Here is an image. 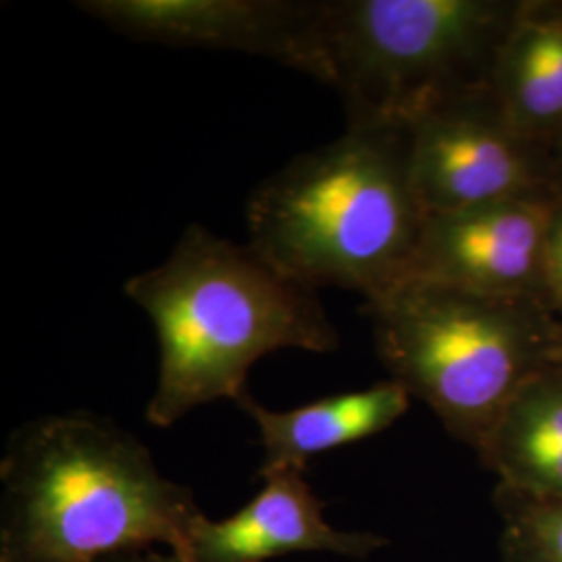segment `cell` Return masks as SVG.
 <instances>
[{
    "label": "cell",
    "mask_w": 562,
    "mask_h": 562,
    "mask_svg": "<svg viewBox=\"0 0 562 562\" xmlns=\"http://www.w3.org/2000/svg\"><path fill=\"white\" fill-rule=\"evenodd\" d=\"M0 477V552L25 562L169 561L201 515L144 443L88 413L20 427Z\"/></svg>",
    "instance_id": "obj_1"
},
{
    "label": "cell",
    "mask_w": 562,
    "mask_h": 562,
    "mask_svg": "<svg viewBox=\"0 0 562 562\" xmlns=\"http://www.w3.org/2000/svg\"><path fill=\"white\" fill-rule=\"evenodd\" d=\"M125 294L150 317L159 378L146 417L180 422L209 402H240L255 362L281 348L334 352L340 336L317 290L292 280L250 246L186 227L173 252L134 276Z\"/></svg>",
    "instance_id": "obj_2"
},
{
    "label": "cell",
    "mask_w": 562,
    "mask_h": 562,
    "mask_svg": "<svg viewBox=\"0 0 562 562\" xmlns=\"http://www.w3.org/2000/svg\"><path fill=\"white\" fill-rule=\"evenodd\" d=\"M246 222L248 244L292 280L380 296L406 280L425 223L408 130L348 125L262 181Z\"/></svg>",
    "instance_id": "obj_3"
},
{
    "label": "cell",
    "mask_w": 562,
    "mask_h": 562,
    "mask_svg": "<svg viewBox=\"0 0 562 562\" xmlns=\"http://www.w3.org/2000/svg\"><path fill=\"white\" fill-rule=\"evenodd\" d=\"M392 380L480 450L517 390L550 364L562 322L536 296L496 299L404 280L367 301Z\"/></svg>",
    "instance_id": "obj_4"
},
{
    "label": "cell",
    "mask_w": 562,
    "mask_h": 562,
    "mask_svg": "<svg viewBox=\"0 0 562 562\" xmlns=\"http://www.w3.org/2000/svg\"><path fill=\"white\" fill-rule=\"evenodd\" d=\"M522 0L322 2L323 83L348 125L406 127L443 104L490 92Z\"/></svg>",
    "instance_id": "obj_5"
},
{
    "label": "cell",
    "mask_w": 562,
    "mask_h": 562,
    "mask_svg": "<svg viewBox=\"0 0 562 562\" xmlns=\"http://www.w3.org/2000/svg\"><path fill=\"white\" fill-rule=\"evenodd\" d=\"M408 167L425 217L552 192L548 142L517 132L492 92L443 104L408 125Z\"/></svg>",
    "instance_id": "obj_6"
},
{
    "label": "cell",
    "mask_w": 562,
    "mask_h": 562,
    "mask_svg": "<svg viewBox=\"0 0 562 562\" xmlns=\"http://www.w3.org/2000/svg\"><path fill=\"white\" fill-rule=\"evenodd\" d=\"M76 9L136 41L255 55L322 81V2L81 0Z\"/></svg>",
    "instance_id": "obj_7"
},
{
    "label": "cell",
    "mask_w": 562,
    "mask_h": 562,
    "mask_svg": "<svg viewBox=\"0 0 562 562\" xmlns=\"http://www.w3.org/2000/svg\"><path fill=\"white\" fill-rule=\"evenodd\" d=\"M554 199L543 192L425 217L406 280L496 299H543V244Z\"/></svg>",
    "instance_id": "obj_8"
},
{
    "label": "cell",
    "mask_w": 562,
    "mask_h": 562,
    "mask_svg": "<svg viewBox=\"0 0 562 562\" xmlns=\"http://www.w3.org/2000/svg\"><path fill=\"white\" fill-rule=\"evenodd\" d=\"M259 475L265 485L250 503L223 521L201 513L180 554L161 562H265L290 552H334L361 561L387 543L373 533L334 529L302 469Z\"/></svg>",
    "instance_id": "obj_9"
},
{
    "label": "cell",
    "mask_w": 562,
    "mask_h": 562,
    "mask_svg": "<svg viewBox=\"0 0 562 562\" xmlns=\"http://www.w3.org/2000/svg\"><path fill=\"white\" fill-rule=\"evenodd\" d=\"M411 398L401 383L387 380L290 411H271L250 394L238 404L259 427L265 450L259 473H267L276 469L304 471L306 461L322 452L382 434L408 411Z\"/></svg>",
    "instance_id": "obj_10"
},
{
    "label": "cell",
    "mask_w": 562,
    "mask_h": 562,
    "mask_svg": "<svg viewBox=\"0 0 562 562\" xmlns=\"http://www.w3.org/2000/svg\"><path fill=\"white\" fill-rule=\"evenodd\" d=\"M490 92L531 140L562 132V0H522L494 63Z\"/></svg>",
    "instance_id": "obj_11"
},
{
    "label": "cell",
    "mask_w": 562,
    "mask_h": 562,
    "mask_svg": "<svg viewBox=\"0 0 562 562\" xmlns=\"http://www.w3.org/2000/svg\"><path fill=\"white\" fill-rule=\"evenodd\" d=\"M477 454L498 487L562 501V369L548 364L522 383Z\"/></svg>",
    "instance_id": "obj_12"
},
{
    "label": "cell",
    "mask_w": 562,
    "mask_h": 562,
    "mask_svg": "<svg viewBox=\"0 0 562 562\" xmlns=\"http://www.w3.org/2000/svg\"><path fill=\"white\" fill-rule=\"evenodd\" d=\"M504 562H562V501L498 487Z\"/></svg>",
    "instance_id": "obj_13"
},
{
    "label": "cell",
    "mask_w": 562,
    "mask_h": 562,
    "mask_svg": "<svg viewBox=\"0 0 562 562\" xmlns=\"http://www.w3.org/2000/svg\"><path fill=\"white\" fill-rule=\"evenodd\" d=\"M542 294L550 311L562 322V199L559 196L552 202L543 244Z\"/></svg>",
    "instance_id": "obj_14"
},
{
    "label": "cell",
    "mask_w": 562,
    "mask_h": 562,
    "mask_svg": "<svg viewBox=\"0 0 562 562\" xmlns=\"http://www.w3.org/2000/svg\"><path fill=\"white\" fill-rule=\"evenodd\" d=\"M550 153V188L562 199V132L548 142Z\"/></svg>",
    "instance_id": "obj_15"
},
{
    "label": "cell",
    "mask_w": 562,
    "mask_h": 562,
    "mask_svg": "<svg viewBox=\"0 0 562 562\" xmlns=\"http://www.w3.org/2000/svg\"><path fill=\"white\" fill-rule=\"evenodd\" d=\"M550 364L562 369V331L561 336H559V340L554 344V350H552V357H550Z\"/></svg>",
    "instance_id": "obj_16"
},
{
    "label": "cell",
    "mask_w": 562,
    "mask_h": 562,
    "mask_svg": "<svg viewBox=\"0 0 562 562\" xmlns=\"http://www.w3.org/2000/svg\"><path fill=\"white\" fill-rule=\"evenodd\" d=\"M0 562H25L18 559V557H11V554H4V552H0Z\"/></svg>",
    "instance_id": "obj_17"
}]
</instances>
